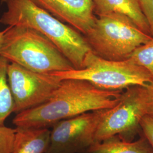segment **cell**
I'll list each match as a JSON object with an SVG mask.
<instances>
[{
	"instance_id": "obj_10",
	"label": "cell",
	"mask_w": 153,
	"mask_h": 153,
	"mask_svg": "<svg viewBox=\"0 0 153 153\" xmlns=\"http://www.w3.org/2000/svg\"><path fill=\"white\" fill-rule=\"evenodd\" d=\"M93 2L94 11L96 16L111 13L126 16L143 32L151 36L140 0H93Z\"/></svg>"
},
{
	"instance_id": "obj_2",
	"label": "cell",
	"mask_w": 153,
	"mask_h": 153,
	"mask_svg": "<svg viewBox=\"0 0 153 153\" xmlns=\"http://www.w3.org/2000/svg\"><path fill=\"white\" fill-rule=\"evenodd\" d=\"M7 10L0 23L9 26L33 29L49 40L76 70L83 68L85 57L92 51L86 39L36 4L33 0H6Z\"/></svg>"
},
{
	"instance_id": "obj_20",
	"label": "cell",
	"mask_w": 153,
	"mask_h": 153,
	"mask_svg": "<svg viewBox=\"0 0 153 153\" xmlns=\"http://www.w3.org/2000/svg\"><path fill=\"white\" fill-rule=\"evenodd\" d=\"M6 0H1V3H5V2Z\"/></svg>"
},
{
	"instance_id": "obj_16",
	"label": "cell",
	"mask_w": 153,
	"mask_h": 153,
	"mask_svg": "<svg viewBox=\"0 0 153 153\" xmlns=\"http://www.w3.org/2000/svg\"><path fill=\"white\" fill-rule=\"evenodd\" d=\"M16 131V128L0 126V153H12Z\"/></svg>"
},
{
	"instance_id": "obj_9",
	"label": "cell",
	"mask_w": 153,
	"mask_h": 153,
	"mask_svg": "<svg viewBox=\"0 0 153 153\" xmlns=\"http://www.w3.org/2000/svg\"><path fill=\"white\" fill-rule=\"evenodd\" d=\"M63 23H66L83 35L93 27L97 16L93 0H33Z\"/></svg>"
},
{
	"instance_id": "obj_12",
	"label": "cell",
	"mask_w": 153,
	"mask_h": 153,
	"mask_svg": "<svg viewBox=\"0 0 153 153\" xmlns=\"http://www.w3.org/2000/svg\"><path fill=\"white\" fill-rule=\"evenodd\" d=\"M139 139L131 142L122 140L118 136L95 142L82 153H153V148L142 133Z\"/></svg>"
},
{
	"instance_id": "obj_5",
	"label": "cell",
	"mask_w": 153,
	"mask_h": 153,
	"mask_svg": "<svg viewBox=\"0 0 153 153\" xmlns=\"http://www.w3.org/2000/svg\"><path fill=\"white\" fill-rule=\"evenodd\" d=\"M51 74L61 80L69 78L85 80L97 88L109 91L143 86L153 81V77L145 69L130 59L109 60L100 57L92 51L88 52L81 69Z\"/></svg>"
},
{
	"instance_id": "obj_14",
	"label": "cell",
	"mask_w": 153,
	"mask_h": 153,
	"mask_svg": "<svg viewBox=\"0 0 153 153\" xmlns=\"http://www.w3.org/2000/svg\"><path fill=\"white\" fill-rule=\"evenodd\" d=\"M129 59L145 69L153 78V37L135 49Z\"/></svg>"
},
{
	"instance_id": "obj_11",
	"label": "cell",
	"mask_w": 153,
	"mask_h": 153,
	"mask_svg": "<svg viewBox=\"0 0 153 153\" xmlns=\"http://www.w3.org/2000/svg\"><path fill=\"white\" fill-rule=\"evenodd\" d=\"M11 153H45L49 146L51 131L47 128L16 127Z\"/></svg>"
},
{
	"instance_id": "obj_13",
	"label": "cell",
	"mask_w": 153,
	"mask_h": 153,
	"mask_svg": "<svg viewBox=\"0 0 153 153\" xmlns=\"http://www.w3.org/2000/svg\"><path fill=\"white\" fill-rule=\"evenodd\" d=\"M10 62L0 55V126L13 113L14 100L8 82L7 67Z\"/></svg>"
},
{
	"instance_id": "obj_8",
	"label": "cell",
	"mask_w": 153,
	"mask_h": 153,
	"mask_svg": "<svg viewBox=\"0 0 153 153\" xmlns=\"http://www.w3.org/2000/svg\"><path fill=\"white\" fill-rule=\"evenodd\" d=\"M137 86L126 88L120 102L107 109L96 132L95 142L114 136H118L124 141L131 142L141 134L140 122L143 115L137 101Z\"/></svg>"
},
{
	"instance_id": "obj_19",
	"label": "cell",
	"mask_w": 153,
	"mask_h": 153,
	"mask_svg": "<svg viewBox=\"0 0 153 153\" xmlns=\"http://www.w3.org/2000/svg\"><path fill=\"white\" fill-rule=\"evenodd\" d=\"M5 32V30L0 32V51L1 48L2 44V41H3V38H4V35Z\"/></svg>"
},
{
	"instance_id": "obj_17",
	"label": "cell",
	"mask_w": 153,
	"mask_h": 153,
	"mask_svg": "<svg viewBox=\"0 0 153 153\" xmlns=\"http://www.w3.org/2000/svg\"><path fill=\"white\" fill-rule=\"evenodd\" d=\"M142 134L147 138L153 150V119L147 115H143L140 120Z\"/></svg>"
},
{
	"instance_id": "obj_7",
	"label": "cell",
	"mask_w": 153,
	"mask_h": 153,
	"mask_svg": "<svg viewBox=\"0 0 153 153\" xmlns=\"http://www.w3.org/2000/svg\"><path fill=\"white\" fill-rule=\"evenodd\" d=\"M7 78L16 114L47 102L61 81L51 73L31 71L14 62L8 65Z\"/></svg>"
},
{
	"instance_id": "obj_3",
	"label": "cell",
	"mask_w": 153,
	"mask_h": 153,
	"mask_svg": "<svg viewBox=\"0 0 153 153\" xmlns=\"http://www.w3.org/2000/svg\"><path fill=\"white\" fill-rule=\"evenodd\" d=\"M0 55L10 62L40 73L49 74L74 69L49 40L33 29L22 26L7 28Z\"/></svg>"
},
{
	"instance_id": "obj_4",
	"label": "cell",
	"mask_w": 153,
	"mask_h": 153,
	"mask_svg": "<svg viewBox=\"0 0 153 153\" xmlns=\"http://www.w3.org/2000/svg\"><path fill=\"white\" fill-rule=\"evenodd\" d=\"M84 36L95 54L112 61L129 59L135 49L152 38L129 18L117 13L97 16Z\"/></svg>"
},
{
	"instance_id": "obj_18",
	"label": "cell",
	"mask_w": 153,
	"mask_h": 153,
	"mask_svg": "<svg viewBox=\"0 0 153 153\" xmlns=\"http://www.w3.org/2000/svg\"><path fill=\"white\" fill-rule=\"evenodd\" d=\"M140 4L148 22L150 35L153 37V0H140Z\"/></svg>"
},
{
	"instance_id": "obj_6",
	"label": "cell",
	"mask_w": 153,
	"mask_h": 153,
	"mask_svg": "<svg viewBox=\"0 0 153 153\" xmlns=\"http://www.w3.org/2000/svg\"><path fill=\"white\" fill-rule=\"evenodd\" d=\"M107 109L90 111L56 123L52 126L49 146L45 153L85 152L95 143L96 132Z\"/></svg>"
},
{
	"instance_id": "obj_1",
	"label": "cell",
	"mask_w": 153,
	"mask_h": 153,
	"mask_svg": "<svg viewBox=\"0 0 153 153\" xmlns=\"http://www.w3.org/2000/svg\"><path fill=\"white\" fill-rule=\"evenodd\" d=\"M124 90L101 89L78 79H65L44 103L16 114V127L47 128L60 121L83 113L114 107L120 100Z\"/></svg>"
},
{
	"instance_id": "obj_15",
	"label": "cell",
	"mask_w": 153,
	"mask_h": 153,
	"mask_svg": "<svg viewBox=\"0 0 153 153\" xmlns=\"http://www.w3.org/2000/svg\"><path fill=\"white\" fill-rule=\"evenodd\" d=\"M138 103L143 115L153 119V81L143 86H137Z\"/></svg>"
}]
</instances>
